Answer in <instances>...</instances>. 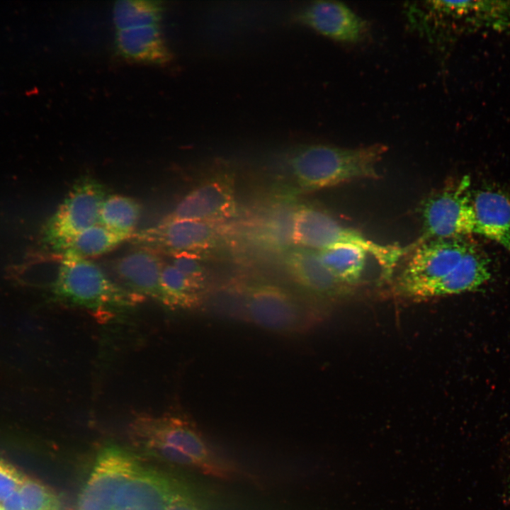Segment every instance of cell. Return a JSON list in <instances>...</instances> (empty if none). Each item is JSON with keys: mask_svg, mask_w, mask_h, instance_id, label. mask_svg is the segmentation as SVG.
Masks as SVG:
<instances>
[{"mask_svg": "<svg viewBox=\"0 0 510 510\" xmlns=\"http://www.w3.org/2000/svg\"><path fill=\"white\" fill-rule=\"evenodd\" d=\"M387 147L380 144L342 148L313 144L297 148L290 158L295 179L312 191L364 178H378L377 165Z\"/></svg>", "mask_w": 510, "mask_h": 510, "instance_id": "obj_1", "label": "cell"}, {"mask_svg": "<svg viewBox=\"0 0 510 510\" xmlns=\"http://www.w3.org/2000/svg\"><path fill=\"white\" fill-rule=\"evenodd\" d=\"M54 291L65 302L96 311L130 306L142 298L115 284L95 263L70 251L62 252Z\"/></svg>", "mask_w": 510, "mask_h": 510, "instance_id": "obj_2", "label": "cell"}, {"mask_svg": "<svg viewBox=\"0 0 510 510\" xmlns=\"http://www.w3.org/2000/svg\"><path fill=\"white\" fill-rule=\"evenodd\" d=\"M293 242L303 248L320 250L338 243H349L364 248L390 274L404 249L376 243L347 227L327 212L309 205H298L295 215Z\"/></svg>", "mask_w": 510, "mask_h": 510, "instance_id": "obj_3", "label": "cell"}, {"mask_svg": "<svg viewBox=\"0 0 510 510\" xmlns=\"http://www.w3.org/2000/svg\"><path fill=\"white\" fill-rule=\"evenodd\" d=\"M132 433L146 453L157 447L180 450L197 465L198 470L221 477H228L232 469L217 459L199 432L186 420L174 416H142L135 421Z\"/></svg>", "mask_w": 510, "mask_h": 510, "instance_id": "obj_4", "label": "cell"}, {"mask_svg": "<svg viewBox=\"0 0 510 510\" xmlns=\"http://www.w3.org/2000/svg\"><path fill=\"white\" fill-rule=\"evenodd\" d=\"M475 245L465 237L431 239L417 245L399 278L400 292L425 299L427 292L448 276Z\"/></svg>", "mask_w": 510, "mask_h": 510, "instance_id": "obj_5", "label": "cell"}, {"mask_svg": "<svg viewBox=\"0 0 510 510\" xmlns=\"http://www.w3.org/2000/svg\"><path fill=\"white\" fill-rule=\"evenodd\" d=\"M471 196L467 176L430 195L422 205L424 234L416 246L431 239L466 237L475 233Z\"/></svg>", "mask_w": 510, "mask_h": 510, "instance_id": "obj_6", "label": "cell"}, {"mask_svg": "<svg viewBox=\"0 0 510 510\" xmlns=\"http://www.w3.org/2000/svg\"><path fill=\"white\" fill-rule=\"evenodd\" d=\"M106 197L104 186L96 179L90 176L79 178L47 222L43 237L45 243L63 251L76 236L98 224Z\"/></svg>", "mask_w": 510, "mask_h": 510, "instance_id": "obj_7", "label": "cell"}, {"mask_svg": "<svg viewBox=\"0 0 510 510\" xmlns=\"http://www.w3.org/2000/svg\"><path fill=\"white\" fill-rule=\"evenodd\" d=\"M225 232L218 222L165 218L157 226L135 233L131 238L140 247L169 255L200 253L217 246Z\"/></svg>", "mask_w": 510, "mask_h": 510, "instance_id": "obj_8", "label": "cell"}, {"mask_svg": "<svg viewBox=\"0 0 510 510\" xmlns=\"http://www.w3.org/2000/svg\"><path fill=\"white\" fill-rule=\"evenodd\" d=\"M140 467L135 458L116 446L103 448L82 487L75 510H112L120 487Z\"/></svg>", "mask_w": 510, "mask_h": 510, "instance_id": "obj_9", "label": "cell"}, {"mask_svg": "<svg viewBox=\"0 0 510 510\" xmlns=\"http://www.w3.org/2000/svg\"><path fill=\"white\" fill-rule=\"evenodd\" d=\"M237 210L232 176L221 174L190 191L166 218L219 222Z\"/></svg>", "mask_w": 510, "mask_h": 510, "instance_id": "obj_10", "label": "cell"}, {"mask_svg": "<svg viewBox=\"0 0 510 510\" xmlns=\"http://www.w3.org/2000/svg\"><path fill=\"white\" fill-rule=\"evenodd\" d=\"M246 316L255 324L276 332H291L300 324L302 312L295 298L283 288L259 284L247 291Z\"/></svg>", "mask_w": 510, "mask_h": 510, "instance_id": "obj_11", "label": "cell"}, {"mask_svg": "<svg viewBox=\"0 0 510 510\" xmlns=\"http://www.w3.org/2000/svg\"><path fill=\"white\" fill-rule=\"evenodd\" d=\"M179 487L159 472L140 468L118 489L112 510H165Z\"/></svg>", "mask_w": 510, "mask_h": 510, "instance_id": "obj_12", "label": "cell"}, {"mask_svg": "<svg viewBox=\"0 0 510 510\" xmlns=\"http://www.w3.org/2000/svg\"><path fill=\"white\" fill-rule=\"evenodd\" d=\"M300 18L317 33L340 42H358L366 32L362 18L338 1H314L302 12Z\"/></svg>", "mask_w": 510, "mask_h": 510, "instance_id": "obj_13", "label": "cell"}, {"mask_svg": "<svg viewBox=\"0 0 510 510\" xmlns=\"http://www.w3.org/2000/svg\"><path fill=\"white\" fill-rule=\"evenodd\" d=\"M164 264L159 253L139 247L116 260L113 266L116 276L131 292L147 295L164 305L161 273Z\"/></svg>", "mask_w": 510, "mask_h": 510, "instance_id": "obj_14", "label": "cell"}, {"mask_svg": "<svg viewBox=\"0 0 510 510\" xmlns=\"http://www.w3.org/2000/svg\"><path fill=\"white\" fill-rule=\"evenodd\" d=\"M475 233L490 239L510 251V197L494 189L472 193Z\"/></svg>", "mask_w": 510, "mask_h": 510, "instance_id": "obj_15", "label": "cell"}, {"mask_svg": "<svg viewBox=\"0 0 510 510\" xmlns=\"http://www.w3.org/2000/svg\"><path fill=\"white\" fill-rule=\"evenodd\" d=\"M258 220L254 236L264 246L275 251L288 249L293 242L295 205L292 193L276 196Z\"/></svg>", "mask_w": 510, "mask_h": 510, "instance_id": "obj_16", "label": "cell"}, {"mask_svg": "<svg viewBox=\"0 0 510 510\" xmlns=\"http://www.w3.org/2000/svg\"><path fill=\"white\" fill-rule=\"evenodd\" d=\"M490 277L489 260L475 245L448 276L427 292L426 298L470 291L482 286Z\"/></svg>", "mask_w": 510, "mask_h": 510, "instance_id": "obj_17", "label": "cell"}, {"mask_svg": "<svg viewBox=\"0 0 510 510\" xmlns=\"http://www.w3.org/2000/svg\"><path fill=\"white\" fill-rule=\"evenodd\" d=\"M115 43L121 55L137 62L164 64L171 58L158 25L118 30Z\"/></svg>", "mask_w": 510, "mask_h": 510, "instance_id": "obj_18", "label": "cell"}, {"mask_svg": "<svg viewBox=\"0 0 510 510\" xmlns=\"http://www.w3.org/2000/svg\"><path fill=\"white\" fill-rule=\"evenodd\" d=\"M289 272L302 286L318 293H329L345 286L326 268L316 250L300 247L285 259Z\"/></svg>", "mask_w": 510, "mask_h": 510, "instance_id": "obj_19", "label": "cell"}, {"mask_svg": "<svg viewBox=\"0 0 510 510\" xmlns=\"http://www.w3.org/2000/svg\"><path fill=\"white\" fill-rule=\"evenodd\" d=\"M317 251L326 268L344 285L361 279L369 254L364 248L349 243H338Z\"/></svg>", "mask_w": 510, "mask_h": 510, "instance_id": "obj_20", "label": "cell"}, {"mask_svg": "<svg viewBox=\"0 0 510 510\" xmlns=\"http://www.w3.org/2000/svg\"><path fill=\"white\" fill-rule=\"evenodd\" d=\"M141 215V206L135 199L123 195L106 196L99 212L98 224L131 238Z\"/></svg>", "mask_w": 510, "mask_h": 510, "instance_id": "obj_21", "label": "cell"}, {"mask_svg": "<svg viewBox=\"0 0 510 510\" xmlns=\"http://www.w3.org/2000/svg\"><path fill=\"white\" fill-rule=\"evenodd\" d=\"M161 285L164 305L169 307L193 306L198 302V292L203 288L171 264H164L162 267Z\"/></svg>", "mask_w": 510, "mask_h": 510, "instance_id": "obj_22", "label": "cell"}, {"mask_svg": "<svg viewBox=\"0 0 510 510\" xmlns=\"http://www.w3.org/2000/svg\"><path fill=\"white\" fill-rule=\"evenodd\" d=\"M162 13L155 1H118L113 7V22L117 30L158 25Z\"/></svg>", "mask_w": 510, "mask_h": 510, "instance_id": "obj_23", "label": "cell"}, {"mask_svg": "<svg viewBox=\"0 0 510 510\" xmlns=\"http://www.w3.org/2000/svg\"><path fill=\"white\" fill-rule=\"evenodd\" d=\"M127 237L96 224L76 236L62 251H70L83 258L104 254L122 243Z\"/></svg>", "mask_w": 510, "mask_h": 510, "instance_id": "obj_24", "label": "cell"}, {"mask_svg": "<svg viewBox=\"0 0 510 510\" xmlns=\"http://www.w3.org/2000/svg\"><path fill=\"white\" fill-rule=\"evenodd\" d=\"M18 492L23 510H59L56 495L42 483L24 477Z\"/></svg>", "mask_w": 510, "mask_h": 510, "instance_id": "obj_25", "label": "cell"}, {"mask_svg": "<svg viewBox=\"0 0 510 510\" xmlns=\"http://www.w3.org/2000/svg\"><path fill=\"white\" fill-rule=\"evenodd\" d=\"M171 256V264L193 281L203 287L205 273L198 254L178 253Z\"/></svg>", "mask_w": 510, "mask_h": 510, "instance_id": "obj_26", "label": "cell"}, {"mask_svg": "<svg viewBox=\"0 0 510 510\" xmlns=\"http://www.w3.org/2000/svg\"><path fill=\"white\" fill-rule=\"evenodd\" d=\"M499 466L503 499L504 502L510 504V433L502 443Z\"/></svg>", "mask_w": 510, "mask_h": 510, "instance_id": "obj_27", "label": "cell"}, {"mask_svg": "<svg viewBox=\"0 0 510 510\" xmlns=\"http://www.w3.org/2000/svg\"><path fill=\"white\" fill-rule=\"evenodd\" d=\"M23 479L16 469L0 461V500L18 490Z\"/></svg>", "mask_w": 510, "mask_h": 510, "instance_id": "obj_28", "label": "cell"}, {"mask_svg": "<svg viewBox=\"0 0 510 510\" xmlns=\"http://www.w3.org/2000/svg\"><path fill=\"white\" fill-rule=\"evenodd\" d=\"M165 510H206L203 504L180 485Z\"/></svg>", "mask_w": 510, "mask_h": 510, "instance_id": "obj_29", "label": "cell"}, {"mask_svg": "<svg viewBox=\"0 0 510 510\" xmlns=\"http://www.w3.org/2000/svg\"><path fill=\"white\" fill-rule=\"evenodd\" d=\"M2 509L4 510H23L18 489L4 500Z\"/></svg>", "mask_w": 510, "mask_h": 510, "instance_id": "obj_30", "label": "cell"}, {"mask_svg": "<svg viewBox=\"0 0 510 510\" xmlns=\"http://www.w3.org/2000/svg\"><path fill=\"white\" fill-rule=\"evenodd\" d=\"M0 510H4V509H2V507L0 506Z\"/></svg>", "mask_w": 510, "mask_h": 510, "instance_id": "obj_31", "label": "cell"}]
</instances>
